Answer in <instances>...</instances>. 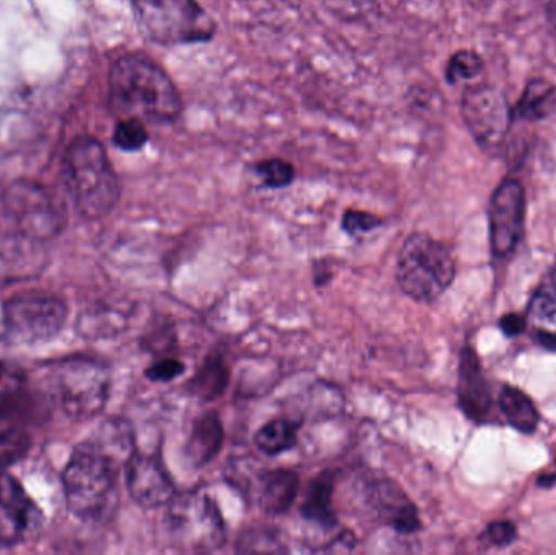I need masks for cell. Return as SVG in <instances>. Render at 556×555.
Returning <instances> with one entry per match:
<instances>
[{
    "instance_id": "29",
    "label": "cell",
    "mask_w": 556,
    "mask_h": 555,
    "mask_svg": "<svg viewBox=\"0 0 556 555\" xmlns=\"http://www.w3.org/2000/svg\"><path fill=\"white\" fill-rule=\"evenodd\" d=\"M186 371V365L178 358H162L152 367L147 368L146 377L153 383H168L175 378L181 377Z\"/></svg>"
},
{
    "instance_id": "1",
    "label": "cell",
    "mask_w": 556,
    "mask_h": 555,
    "mask_svg": "<svg viewBox=\"0 0 556 555\" xmlns=\"http://www.w3.org/2000/svg\"><path fill=\"white\" fill-rule=\"evenodd\" d=\"M111 103L129 117L152 123H175L182 113V100L168 72L140 52L114 62L110 71Z\"/></svg>"
},
{
    "instance_id": "22",
    "label": "cell",
    "mask_w": 556,
    "mask_h": 555,
    "mask_svg": "<svg viewBox=\"0 0 556 555\" xmlns=\"http://www.w3.org/2000/svg\"><path fill=\"white\" fill-rule=\"evenodd\" d=\"M500 407L509 426L522 433L535 432L539 426V413L531 398L513 387H505L500 396Z\"/></svg>"
},
{
    "instance_id": "14",
    "label": "cell",
    "mask_w": 556,
    "mask_h": 555,
    "mask_svg": "<svg viewBox=\"0 0 556 555\" xmlns=\"http://www.w3.org/2000/svg\"><path fill=\"white\" fill-rule=\"evenodd\" d=\"M126 484L130 497L142 508L169 505L176 488L159 456L134 452L126 462Z\"/></svg>"
},
{
    "instance_id": "18",
    "label": "cell",
    "mask_w": 556,
    "mask_h": 555,
    "mask_svg": "<svg viewBox=\"0 0 556 555\" xmlns=\"http://www.w3.org/2000/svg\"><path fill=\"white\" fill-rule=\"evenodd\" d=\"M300 492V476L290 469L266 472L260 482V505L270 515L290 510Z\"/></svg>"
},
{
    "instance_id": "31",
    "label": "cell",
    "mask_w": 556,
    "mask_h": 555,
    "mask_svg": "<svg viewBox=\"0 0 556 555\" xmlns=\"http://www.w3.org/2000/svg\"><path fill=\"white\" fill-rule=\"evenodd\" d=\"M371 2L375 0H327L333 12L342 16H353V18L368 13Z\"/></svg>"
},
{
    "instance_id": "30",
    "label": "cell",
    "mask_w": 556,
    "mask_h": 555,
    "mask_svg": "<svg viewBox=\"0 0 556 555\" xmlns=\"http://www.w3.org/2000/svg\"><path fill=\"white\" fill-rule=\"evenodd\" d=\"M516 537H518V531H516L511 521H496V524L486 528L482 541L490 544V546L503 547L511 544Z\"/></svg>"
},
{
    "instance_id": "25",
    "label": "cell",
    "mask_w": 556,
    "mask_h": 555,
    "mask_svg": "<svg viewBox=\"0 0 556 555\" xmlns=\"http://www.w3.org/2000/svg\"><path fill=\"white\" fill-rule=\"evenodd\" d=\"M483 71V61L480 54L470 49H460L451 55L446 65V80L450 84L457 81L470 80V78L479 77Z\"/></svg>"
},
{
    "instance_id": "16",
    "label": "cell",
    "mask_w": 556,
    "mask_h": 555,
    "mask_svg": "<svg viewBox=\"0 0 556 555\" xmlns=\"http://www.w3.org/2000/svg\"><path fill=\"white\" fill-rule=\"evenodd\" d=\"M459 406L473 422H485L492 411V394L483 375L479 355L470 348L460 354L459 383H457Z\"/></svg>"
},
{
    "instance_id": "15",
    "label": "cell",
    "mask_w": 556,
    "mask_h": 555,
    "mask_svg": "<svg viewBox=\"0 0 556 555\" xmlns=\"http://www.w3.org/2000/svg\"><path fill=\"white\" fill-rule=\"evenodd\" d=\"M48 264L42 241L33 240L15 231L0 237V287L33 279Z\"/></svg>"
},
{
    "instance_id": "6",
    "label": "cell",
    "mask_w": 556,
    "mask_h": 555,
    "mask_svg": "<svg viewBox=\"0 0 556 555\" xmlns=\"http://www.w3.org/2000/svg\"><path fill=\"white\" fill-rule=\"evenodd\" d=\"M140 31L162 46L208 42L217 26L198 0H132Z\"/></svg>"
},
{
    "instance_id": "21",
    "label": "cell",
    "mask_w": 556,
    "mask_h": 555,
    "mask_svg": "<svg viewBox=\"0 0 556 555\" xmlns=\"http://www.w3.org/2000/svg\"><path fill=\"white\" fill-rule=\"evenodd\" d=\"M556 108V88L545 78H532L526 85L515 111V117L525 121H542L551 116Z\"/></svg>"
},
{
    "instance_id": "32",
    "label": "cell",
    "mask_w": 556,
    "mask_h": 555,
    "mask_svg": "<svg viewBox=\"0 0 556 555\" xmlns=\"http://www.w3.org/2000/svg\"><path fill=\"white\" fill-rule=\"evenodd\" d=\"M531 310L542 319H554L556 316V297L548 290H539L532 299Z\"/></svg>"
},
{
    "instance_id": "33",
    "label": "cell",
    "mask_w": 556,
    "mask_h": 555,
    "mask_svg": "<svg viewBox=\"0 0 556 555\" xmlns=\"http://www.w3.org/2000/svg\"><path fill=\"white\" fill-rule=\"evenodd\" d=\"M500 328L509 338H515V336L522 335L526 331V319L521 315L509 313V315L503 316Z\"/></svg>"
},
{
    "instance_id": "19",
    "label": "cell",
    "mask_w": 556,
    "mask_h": 555,
    "mask_svg": "<svg viewBox=\"0 0 556 555\" xmlns=\"http://www.w3.org/2000/svg\"><path fill=\"white\" fill-rule=\"evenodd\" d=\"M332 495L333 476L330 472L316 476L307 485L303 507H301L304 520L311 521L324 530L336 527L337 515L333 510Z\"/></svg>"
},
{
    "instance_id": "13",
    "label": "cell",
    "mask_w": 556,
    "mask_h": 555,
    "mask_svg": "<svg viewBox=\"0 0 556 555\" xmlns=\"http://www.w3.org/2000/svg\"><path fill=\"white\" fill-rule=\"evenodd\" d=\"M363 502L371 518L397 533L414 534L421 528L414 502L391 479H371L363 492Z\"/></svg>"
},
{
    "instance_id": "24",
    "label": "cell",
    "mask_w": 556,
    "mask_h": 555,
    "mask_svg": "<svg viewBox=\"0 0 556 555\" xmlns=\"http://www.w3.org/2000/svg\"><path fill=\"white\" fill-rule=\"evenodd\" d=\"M29 446L31 439L23 430L9 429L0 432V478L28 453Z\"/></svg>"
},
{
    "instance_id": "34",
    "label": "cell",
    "mask_w": 556,
    "mask_h": 555,
    "mask_svg": "<svg viewBox=\"0 0 556 555\" xmlns=\"http://www.w3.org/2000/svg\"><path fill=\"white\" fill-rule=\"evenodd\" d=\"M535 338H538V342L542 348L547 349V351L555 352L556 354V335H554V332L539 329Z\"/></svg>"
},
{
    "instance_id": "26",
    "label": "cell",
    "mask_w": 556,
    "mask_h": 555,
    "mask_svg": "<svg viewBox=\"0 0 556 555\" xmlns=\"http://www.w3.org/2000/svg\"><path fill=\"white\" fill-rule=\"evenodd\" d=\"M113 142L121 150L126 152H137L142 150L149 142V133H147L146 124L139 117H126L117 123L113 134Z\"/></svg>"
},
{
    "instance_id": "37",
    "label": "cell",
    "mask_w": 556,
    "mask_h": 555,
    "mask_svg": "<svg viewBox=\"0 0 556 555\" xmlns=\"http://www.w3.org/2000/svg\"><path fill=\"white\" fill-rule=\"evenodd\" d=\"M551 280H552V283H554V286L556 287V263H555V266L552 267Z\"/></svg>"
},
{
    "instance_id": "10",
    "label": "cell",
    "mask_w": 556,
    "mask_h": 555,
    "mask_svg": "<svg viewBox=\"0 0 556 555\" xmlns=\"http://www.w3.org/2000/svg\"><path fill=\"white\" fill-rule=\"evenodd\" d=\"M460 110L467 129L483 149L502 146L515 121V111L509 106L508 98L495 85L467 88Z\"/></svg>"
},
{
    "instance_id": "7",
    "label": "cell",
    "mask_w": 556,
    "mask_h": 555,
    "mask_svg": "<svg viewBox=\"0 0 556 555\" xmlns=\"http://www.w3.org/2000/svg\"><path fill=\"white\" fill-rule=\"evenodd\" d=\"M166 528L173 544L189 553H212L227 540L224 515L204 492L175 497L169 504Z\"/></svg>"
},
{
    "instance_id": "28",
    "label": "cell",
    "mask_w": 556,
    "mask_h": 555,
    "mask_svg": "<svg viewBox=\"0 0 556 555\" xmlns=\"http://www.w3.org/2000/svg\"><path fill=\"white\" fill-rule=\"evenodd\" d=\"M381 225V218L369 214V212L355 211V209H349L342 217V228L352 237L369 234Z\"/></svg>"
},
{
    "instance_id": "8",
    "label": "cell",
    "mask_w": 556,
    "mask_h": 555,
    "mask_svg": "<svg viewBox=\"0 0 556 555\" xmlns=\"http://www.w3.org/2000/svg\"><path fill=\"white\" fill-rule=\"evenodd\" d=\"M65 319L67 306L59 297H16L3 305L2 341L13 348L45 344L59 335Z\"/></svg>"
},
{
    "instance_id": "9",
    "label": "cell",
    "mask_w": 556,
    "mask_h": 555,
    "mask_svg": "<svg viewBox=\"0 0 556 555\" xmlns=\"http://www.w3.org/2000/svg\"><path fill=\"white\" fill-rule=\"evenodd\" d=\"M3 207L18 234L42 243L61 234L64 227L61 209L39 182L22 179L10 185L3 194Z\"/></svg>"
},
{
    "instance_id": "38",
    "label": "cell",
    "mask_w": 556,
    "mask_h": 555,
    "mask_svg": "<svg viewBox=\"0 0 556 555\" xmlns=\"http://www.w3.org/2000/svg\"><path fill=\"white\" fill-rule=\"evenodd\" d=\"M3 375H5V367H3V364H0V381H2Z\"/></svg>"
},
{
    "instance_id": "27",
    "label": "cell",
    "mask_w": 556,
    "mask_h": 555,
    "mask_svg": "<svg viewBox=\"0 0 556 555\" xmlns=\"http://www.w3.org/2000/svg\"><path fill=\"white\" fill-rule=\"evenodd\" d=\"M254 173L270 189L287 188L294 179V166L281 159L261 160L254 165Z\"/></svg>"
},
{
    "instance_id": "23",
    "label": "cell",
    "mask_w": 556,
    "mask_h": 555,
    "mask_svg": "<svg viewBox=\"0 0 556 555\" xmlns=\"http://www.w3.org/2000/svg\"><path fill=\"white\" fill-rule=\"evenodd\" d=\"M298 430H300V424L293 422V420H270L257 430L256 437H254V445L266 455H281V453L296 446Z\"/></svg>"
},
{
    "instance_id": "17",
    "label": "cell",
    "mask_w": 556,
    "mask_h": 555,
    "mask_svg": "<svg viewBox=\"0 0 556 555\" xmlns=\"http://www.w3.org/2000/svg\"><path fill=\"white\" fill-rule=\"evenodd\" d=\"M225 440L224 424L215 411L202 414L192 424L186 455L195 468L208 465L222 450Z\"/></svg>"
},
{
    "instance_id": "12",
    "label": "cell",
    "mask_w": 556,
    "mask_h": 555,
    "mask_svg": "<svg viewBox=\"0 0 556 555\" xmlns=\"http://www.w3.org/2000/svg\"><path fill=\"white\" fill-rule=\"evenodd\" d=\"M526 191L516 179H505L490 204V243L496 256H508L522 237Z\"/></svg>"
},
{
    "instance_id": "20",
    "label": "cell",
    "mask_w": 556,
    "mask_h": 555,
    "mask_svg": "<svg viewBox=\"0 0 556 555\" xmlns=\"http://www.w3.org/2000/svg\"><path fill=\"white\" fill-rule=\"evenodd\" d=\"M228 383H230V368L227 361L217 352H212L189 381L188 391L198 400L215 401L224 396Z\"/></svg>"
},
{
    "instance_id": "4",
    "label": "cell",
    "mask_w": 556,
    "mask_h": 555,
    "mask_svg": "<svg viewBox=\"0 0 556 555\" xmlns=\"http://www.w3.org/2000/svg\"><path fill=\"white\" fill-rule=\"evenodd\" d=\"M42 380L49 398L71 419L97 416L110 398L111 370L97 358L68 357L49 362L42 370Z\"/></svg>"
},
{
    "instance_id": "5",
    "label": "cell",
    "mask_w": 556,
    "mask_h": 555,
    "mask_svg": "<svg viewBox=\"0 0 556 555\" xmlns=\"http://www.w3.org/2000/svg\"><path fill=\"white\" fill-rule=\"evenodd\" d=\"M399 287L415 302L431 303L440 299L456 276V263L446 244L427 234H414L399 253Z\"/></svg>"
},
{
    "instance_id": "11",
    "label": "cell",
    "mask_w": 556,
    "mask_h": 555,
    "mask_svg": "<svg viewBox=\"0 0 556 555\" xmlns=\"http://www.w3.org/2000/svg\"><path fill=\"white\" fill-rule=\"evenodd\" d=\"M42 512L12 476L0 478V547L26 543L41 530Z\"/></svg>"
},
{
    "instance_id": "35",
    "label": "cell",
    "mask_w": 556,
    "mask_h": 555,
    "mask_svg": "<svg viewBox=\"0 0 556 555\" xmlns=\"http://www.w3.org/2000/svg\"><path fill=\"white\" fill-rule=\"evenodd\" d=\"M548 22L556 31V0H551L547 7Z\"/></svg>"
},
{
    "instance_id": "2",
    "label": "cell",
    "mask_w": 556,
    "mask_h": 555,
    "mask_svg": "<svg viewBox=\"0 0 556 555\" xmlns=\"http://www.w3.org/2000/svg\"><path fill=\"white\" fill-rule=\"evenodd\" d=\"M68 510L87 524L106 521L117 505V462L87 442L78 446L64 471Z\"/></svg>"
},
{
    "instance_id": "36",
    "label": "cell",
    "mask_w": 556,
    "mask_h": 555,
    "mask_svg": "<svg viewBox=\"0 0 556 555\" xmlns=\"http://www.w3.org/2000/svg\"><path fill=\"white\" fill-rule=\"evenodd\" d=\"M555 482L556 475L541 476V478H539V485H541V488H552V485H554Z\"/></svg>"
},
{
    "instance_id": "3",
    "label": "cell",
    "mask_w": 556,
    "mask_h": 555,
    "mask_svg": "<svg viewBox=\"0 0 556 555\" xmlns=\"http://www.w3.org/2000/svg\"><path fill=\"white\" fill-rule=\"evenodd\" d=\"M64 168L68 192L84 217H106L116 207L119 179L100 140L77 137L65 152Z\"/></svg>"
}]
</instances>
